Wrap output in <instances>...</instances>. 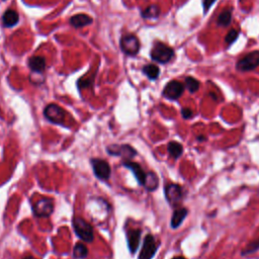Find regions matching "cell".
<instances>
[{
	"label": "cell",
	"instance_id": "12",
	"mask_svg": "<svg viewBox=\"0 0 259 259\" xmlns=\"http://www.w3.org/2000/svg\"><path fill=\"white\" fill-rule=\"evenodd\" d=\"M123 165H124L125 167L129 168L130 170H131V171L134 173L136 179L138 180V183H139L141 186L144 185L145 178H146V173L144 172L143 168H142L138 163L132 162V161H126V162L123 163Z\"/></svg>",
	"mask_w": 259,
	"mask_h": 259
},
{
	"label": "cell",
	"instance_id": "1",
	"mask_svg": "<svg viewBox=\"0 0 259 259\" xmlns=\"http://www.w3.org/2000/svg\"><path fill=\"white\" fill-rule=\"evenodd\" d=\"M73 228L76 233L82 241L85 242H92L94 239V233L92 226L87 223L82 218H74L73 220Z\"/></svg>",
	"mask_w": 259,
	"mask_h": 259
},
{
	"label": "cell",
	"instance_id": "31",
	"mask_svg": "<svg viewBox=\"0 0 259 259\" xmlns=\"http://www.w3.org/2000/svg\"><path fill=\"white\" fill-rule=\"evenodd\" d=\"M197 140L198 141H203V140H205V138L203 136H199V137H197Z\"/></svg>",
	"mask_w": 259,
	"mask_h": 259
},
{
	"label": "cell",
	"instance_id": "6",
	"mask_svg": "<svg viewBox=\"0 0 259 259\" xmlns=\"http://www.w3.org/2000/svg\"><path fill=\"white\" fill-rule=\"evenodd\" d=\"M259 66V51H253L237 63V69L242 72H247L256 69Z\"/></svg>",
	"mask_w": 259,
	"mask_h": 259
},
{
	"label": "cell",
	"instance_id": "3",
	"mask_svg": "<svg viewBox=\"0 0 259 259\" xmlns=\"http://www.w3.org/2000/svg\"><path fill=\"white\" fill-rule=\"evenodd\" d=\"M45 118L51 123L56 125H63L66 118V112L55 103H50L44 110Z\"/></svg>",
	"mask_w": 259,
	"mask_h": 259
},
{
	"label": "cell",
	"instance_id": "4",
	"mask_svg": "<svg viewBox=\"0 0 259 259\" xmlns=\"http://www.w3.org/2000/svg\"><path fill=\"white\" fill-rule=\"evenodd\" d=\"M33 211L39 218H48L54 212V200L50 197L41 198L34 204Z\"/></svg>",
	"mask_w": 259,
	"mask_h": 259
},
{
	"label": "cell",
	"instance_id": "7",
	"mask_svg": "<svg viewBox=\"0 0 259 259\" xmlns=\"http://www.w3.org/2000/svg\"><path fill=\"white\" fill-rule=\"evenodd\" d=\"M91 165L94 171V174L97 178L101 179V180H108L111 177V166L110 164L101 159H97V158H93L91 159Z\"/></svg>",
	"mask_w": 259,
	"mask_h": 259
},
{
	"label": "cell",
	"instance_id": "22",
	"mask_svg": "<svg viewBox=\"0 0 259 259\" xmlns=\"http://www.w3.org/2000/svg\"><path fill=\"white\" fill-rule=\"evenodd\" d=\"M88 249L83 243H77L73 250V256L77 259H83L87 256Z\"/></svg>",
	"mask_w": 259,
	"mask_h": 259
},
{
	"label": "cell",
	"instance_id": "11",
	"mask_svg": "<svg viewBox=\"0 0 259 259\" xmlns=\"http://www.w3.org/2000/svg\"><path fill=\"white\" fill-rule=\"evenodd\" d=\"M184 193H183V189H181L180 186L175 185V184H170L167 185L165 188V196L167 201L170 204H176L178 203L181 198H183Z\"/></svg>",
	"mask_w": 259,
	"mask_h": 259
},
{
	"label": "cell",
	"instance_id": "28",
	"mask_svg": "<svg viewBox=\"0 0 259 259\" xmlns=\"http://www.w3.org/2000/svg\"><path fill=\"white\" fill-rule=\"evenodd\" d=\"M216 2V0H202V6L204 9V13L209 11L211 6Z\"/></svg>",
	"mask_w": 259,
	"mask_h": 259
},
{
	"label": "cell",
	"instance_id": "29",
	"mask_svg": "<svg viewBox=\"0 0 259 259\" xmlns=\"http://www.w3.org/2000/svg\"><path fill=\"white\" fill-rule=\"evenodd\" d=\"M181 115H183L184 119L189 120V119L193 118L194 113H193V111L191 109H183V111H181Z\"/></svg>",
	"mask_w": 259,
	"mask_h": 259
},
{
	"label": "cell",
	"instance_id": "24",
	"mask_svg": "<svg viewBox=\"0 0 259 259\" xmlns=\"http://www.w3.org/2000/svg\"><path fill=\"white\" fill-rule=\"evenodd\" d=\"M259 250V238H257L256 240L250 242L242 251H241V254L243 256H246V255H249L251 253H254L256 251Z\"/></svg>",
	"mask_w": 259,
	"mask_h": 259
},
{
	"label": "cell",
	"instance_id": "19",
	"mask_svg": "<svg viewBox=\"0 0 259 259\" xmlns=\"http://www.w3.org/2000/svg\"><path fill=\"white\" fill-rule=\"evenodd\" d=\"M168 153L171 155V157L174 159H178L184 153V147L180 143L172 141L167 145Z\"/></svg>",
	"mask_w": 259,
	"mask_h": 259
},
{
	"label": "cell",
	"instance_id": "21",
	"mask_svg": "<svg viewBox=\"0 0 259 259\" xmlns=\"http://www.w3.org/2000/svg\"><path fill=\"white\" fill-rule=\"evenodd\" d=\"M160 14V8L156 4H152L148 7H146L142 11V16L144 18H157Z\"/></svg>",
	"mask_w": 259,
	"mask_h": 259
},
{
	"label": "cell",
	"instance_id": "16",
	"mask_svg": "<svg viewBox=\"0 0 259 259\" xmlns=\"http://www.w3.org/2000/svg\"><path fill=\"white\" fill-rule=\"evenodd\" d=\"M19 21L18 13L13 9H8L4 12L2 16V23L5 28H11L17 24Z\"/></svg>",
	"mask_w": 259,
	"mask_h": 259
},
{
	"label": "cell",
	"instance_id": "18",
	"mask_svg": "<svg viewBox=\"0 0 259 259\" xmlns=\"http://www.w3.org/2000/svg\"><path fill=\"white\" fill-rule=\"evenodd\" d=\"M145 187V189L149 192H154L156 191L158 186H159V179L157 177V175L155 174L154 172H148L146 173V178H145V183L143 185Z\"/></svg>",
	"mask_w": 259,
	"mask_h": 259
},
{
	"label": "cell",
	"instance_id": "17",
	"mask_svg": "<svg viewBox=\"0 0 259 259\" xmlns=\"http://www.w3.org/2000/svg\"><path fill=\"white\" fill-rule=\"evenodd\" d=\"M29 67L33 72L42 73L46 69V59L42 56H33L29 60Z\"/></svg>",
	"mask_w": 259,
	"mask_h": 259
},
{
	"label": "cell",
	"instance_id": "32",
	"mask_svg": "<svg viewBox=\"0 0 259 259\" xmlns=\"http://www.w3.org/2000/svg\"><path fill=\"white\" fill-rule=\"evenodd\" d=\"M23 259H36V258L33 257V256H28V257H25V258H23Z\"/></svg>",
	"mask_w": 259,
	"mask_h": 259
},
{
	"label": "cell",
	"instance_id": "5",
	"mask_svg": "<svg viewBox=\"0 0 259 259\" xmlns=\"http://www.w3.org/2000/svg\"><path fill=\"white\" fill-rule=\"evenodd\" d=\"M121 48L125 54L129 56H135L140 50L139 39L135 35H125L121 40Z\"/></svg>",
	"mask_w": 259,
	"mask_h": 259
},
{
	"label": "cell",
	"instance_id": "13",
	"mask_svg": "<svg viewBox=\"0 0 259 259\" xmlns=\"http://www.w3.org/2000/svg\"><path fill=\"white\" fill-rule=\"evenodd\" d=\"M141 231L140 230H130L128 232V245L131 253H136L140 244Z\"/></svg>",
	"mask_w": 259,
	"mask_h": 259
},
{
	"label": "cell",
	"instance_id": "25",
	"mask_svg": "<svg viewBox=\"0 0 259 259\" xmlns=\"http://www.w3.org/2000/svg\"><path fill=\"white\" fill-rule=\"evenodd\" d=\"M186 85H187V88L188 90L191 92V93H194L198 90L199 88V82L198 80H196L195 78H194V77H187L186 79Z\"/></svg>",
	"mask_w": 259,
	"mask_h": 259
},
{
	"label": "cell",
	"instance_id": "30",
	"mask_svg": "<svg viewBox=\"0 0 259 259\" xmlns=\"http://www.w3.org/2000/svg\"><path fill=\"white\" fill-rule=\"evenodd\" d=\"M172 259H186L184 256H175V257H173Z\"/></svg>",
	"mask_w": 259,
	"mask_h": 259
},
{
	"label": "cell",
	"instance_id": "15",
	"mask_svg": "<svg viewBox=\"0 0 259 259\" xmlns=\"http://www.w3.org/2000/svg\"><path fill=\"white\" fill-rule=\"evenodd\" d=\"M188 214H189V211L186 208H179V209L175 210L173 215H172L171 222H170L171 223V227L173 229L178 228L181 224H183V222L187 218Z\"/></svg>",
	"mask_w": 259,
	"mask_h": 259
},
{
	"label": "cell",
	"instance_id": "27",
	"mask_svg": "<svg viewBox=\"0 0 259 259\" xmlns=\"http://www.w3.org/2000/svg\"><path fill=\"white\" fill-rule=\"evenodd\" d=\"M93 80H94V76H91V77H87V78H81L79 81H78V87L79 88H84V87H89L92 83H93Z\"/></svg>",
	"mask_w": 259,
	"mask_h": 259
},
{
	"label": "cell",
	"instance_id": "14",
	"mask_svg": "<svg viewBox=\"0 0 259 259\" xmlns=\"http://www.w3.org/2000/svg\"><path fill=\"white\" fill-rule=\"evenodd\" d=\"M92 21H93V19L89 15L83 14V13L73 15L70 18V24L72 25V27L77 28V29L83 28V27H85V25H89Z\"/></svg>",
	"mask_w": 259,
	"mask_h": 259
},
{
	"label": "cell",
	"instance_id": "10",
	"mask_svg": "<svg viewBox=\"0 0 259 259\" xmlns=\"http://www.w3.org/2000/svg\"><path fill=\"white\" fill-rule=\"evenodd\" d=\"M157 251V245L155 242L154 237L151 234H148L143 242V247L140 252L138 259H152Z\"/></svg>",
	"mask_w": 259,
	"mask_h": 259
},
{
	"label": "cell",
	"instance_id": "20",
	"mask_svg": "<svg viewBox=\"0 0 259 259\" xmlns=\"http://www.w3.org/2000/svg\"><path fill=\"white\" fill-rule=\"evenodd\" d=\"M143 73L148 77L149 79L155 80L158 78L160 70H159L158 66L154 65V64H149V65H146L143 67Z\"/></svg>",
	"mask_w": 259,
	"mask_h": 259
},
{
	"label": "cell",
	"instance_id": "23",
	"mask_svg": "<svg viewBox=\"0 0 259 259\" xmlns=\"http://www.w3.org/2000/svg\"><path fill=\"white\" fill-rule=\"evenodd\" d=\"M232 20V11L231 10H224L222 13H220L218 17V24L222 25V27H227L230 24Z\"/></svg>",
	"mask_w": 259,
	"mask_h": 259
},
{
	"label": "cell",
	"instance_id": "9",
	"mask_svg": "<svg viewBox=\"0 0 259 259\" xmlns=\"http://www.w3.org/2000/svg\"><path fill=\"white\" fill-rule=\"evenodd\" d=\"M184 91H185L184 84L179 82V81L173 80V81L168 82L166 84V86L164 87L163 96L166 97L167 99H170V100H176L181 95H183Z\"/></svg>",
	"mask_w": 259,
	"mask_h": 259
},
{
	"label": "cell",
	"instance_id": "2",
	"mask_svg": "<svg viewBox=\"0 0 259 259\" xmlns=\"http://www.w3.org/2000/svg\"><path fill=\"white\" fill-rule=\"evenodd\" d=\"M174 56V51L162 43L155 44L151 51V58L152 60L156 61L161 64L168 63Z\"/></svg>",
	"mask_w": 259,
	"mask_h": 259
},
{
	"label": "cell",
	"instance_id": "8",
	"mask_svg": "<svg viewBox=\"0 0 259 259\" xmlns=\"http://www.w3.org/2000/svg\"><path fill=\"white\" fill-rule=\"evenodd\" d=\"M107 149L113 156H121L126 159H131L137 154L136 150L129 145H111Z\"/></svg>",
	"mask_w": 259,
	"mask_h": 259
},
{
	"label": "cell",
	"instance_id": "26",
	"mask_svg": "<svg viewBox=\"0 0 259 259\" xmlns=\"http://www.w3.org/2000/svg\"><path fill=\"white\" fill-rule=\"evenodd\" d=\"M238 36H239V33L236 31V30H231L228 35L226 36L225 38V42L230 46L232 45L233 43H235V41L238 39Z\"/></svg>",
	"mask_w": 259,
	"mask_h": 259
}]
</instances>
